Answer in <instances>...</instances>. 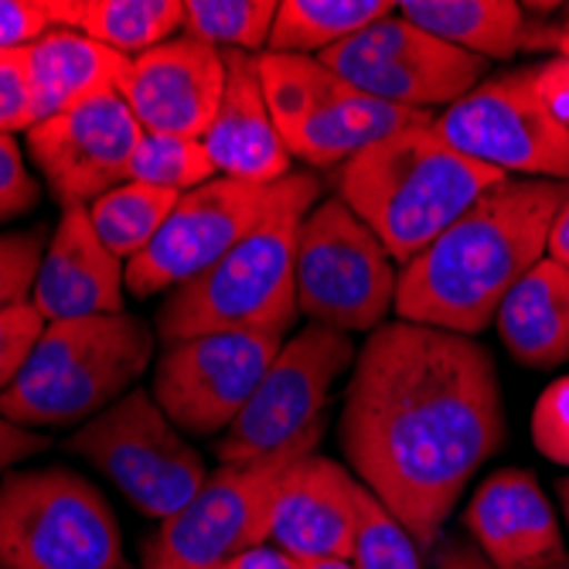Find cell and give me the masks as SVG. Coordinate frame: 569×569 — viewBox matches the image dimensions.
<instances>
[{
    "label": "cell",
    "mask_w": 569,
    "mask_h": 569,
    "mask_svg": "<svg viewBox=\"0 0 569 569\" xmlns=\"http://www.w3.org/2000/svg\"><path fill=\"white\" fill-rule=\"evenodd\" d=\"M532 440L539 453L569 468V376L546 386L532 409Z\"/></svg>",
    "instance_id": "836d02e7"
},
{
    "label": "cell",
    "mask_w": 569,
    "mask_h": 569,
    "mask_svg": "<svg viewBox=\"0 0 569 569\" xmlns=\"http://www.w3.org/2000/svg\"><path fill=\"white\" fill-rule=\"evenodd\" d=\"M318 59L361 92L423 113H433V107H453L485 82L488 69L485 59L433 38L402 14L376 21Z\"/></svg>",
    "instance_id": "4fadbf2b"
},
{
    "label": "cell",
    "mask_w": 569,
    "mask_h": 569,
    "mask_svg": "<svg viewBox=\"0 0 569 569\" xmlns=\"http://www.w3.org/2000/svg\"><path fill=\"white\" fill-rule=\"evenodd\" d=\"M117 92L143 133L201 140L226 92V56L188 34L171 38L130 59Z\"/></svg>",
    "instance_id": "e0dca14e"
},
{
    "label": "cell",
    "mask_w": 569,
    "mask_h": 569,
    "mask_svg": "<svg viewBox=\"0 0 569 569\" xmlns=\"http://www.w3.org/2000/svg\"><path fill=\"white\" fill-rule=\"evenodd\" d=\"M256 66L290 158L315 168L348 164L355 153L392 133L433 123V113L402 110L361 92L315 56L260 51Z\"/></svg>",
    "instance_id": "52a82bcc"
},
{
    "label": "cell",
    "mask_w": 569,
    "mask_h": 569,
    "mask_svg": "<svg viewBox=\"0 0 569 569\" xmlns=\"http://www.w3.org/2000/svg\"><path fill=\"white\" fill-rule=\"evenodd\" d=\"M508 174L453 150L433 123L366 147L338 174V198L402 267Z\"/></svg>",
    "instance_id": "3957f363"
},
{
    "label": "cell",
    "mask_w": 569,
    "mask_h": 569,
    "mask_svg": "<svg viewBox=\"0 0 569 569\" xmlns=\"http://www.w3.org/2000/svg\"><path fill=\"white\" fill-rule=\"evenodd\" d=\"M396 11L433 38L478 59H515L529 44L526 11L515 0H402Z\"/></svg>",
    "instance_id": "cb8c5ba5"
},
{
    "label": "cell",
    "mask_w": 569,
    "mask_h": 569,
    "mask_svg": "<svg viewBox=\"0 0 569 569\" xmlns=\"http://www.w3.org/2000/svg\"><path fill=\"white\" fill-rule=\"evenodd\" d=\"M123 287L127 267L96 236L86 204L62 209L31 290V303L38 307V315L48 325L123 315Z\"/></svg>",
    "instance_id": "d6986e66"
},
{
    "label": "cell",
    "mask_w": 569,
    "mask_h": 569,
    "mask_svg": "<svg viewBox=\"0 0 569 569\" xmlns=\"http://www.w3.org/2000/svg\"><path fill=\"white\" fill-rule=\"evenodd\" d=\"M38 123V107H34V82H31V66L28 51L21 48H4L0 51V133H18L31 130Z\"/></svg>",
    "instance_id": "4dcf8cb0"
},
{
    "label": "cell",
    "mask_w": 569,
    "mask_h": 569,
    "mask_svg": "<svg viewBox=\"0 0 569 569\" xmlns=\"http://www.w3.org/2000/svg\"><path fill=\"white\" fill-rule=\"evenodd\" d=\"M433 130L453 150L501 174L569 181V123L539 99L529 66L478 82L433 117Z\"/></svg>",
    "instance_id": "8fae6325"
},
{
    "label": "cell",
    "mask_w": 569,
    "mask_h": 569,
    "mask_svg": "<svg viewBox=\"0 0 569 569\" xmlns=\"http://www.w3.org/2000/svg\"><path fill=\"white\" fill-rule=\"evenodd\" d=\"M303 569H355L351 559H318V562H303Z\"/></svg>",
    "instance_id": "b9f144b4"
},
{
    "label": "cell",
    "mask_w": 569,
    "mask_h": 569,
    "mask_svg": "<svg viewBox=\"0 0 569 569\" xmlns=\"http://www.w3.org/2000/svg\"><path fill=\"white\" fill-rule=\"evenodd\" d=\"M318 443H297L260 460L222 463L168 522L158 542L181 569H219L246 549L270 542L273 501L283 475Z\"/></svg>",
    "instance_id": "5bb4252c"
},
{
    "label": "cell",
    "mask_w": 569,
    "mask_h": 569,
    "mask_svg": "<svg viewBox=\"0 0 569 569\" xmlns=\"http://www.w3.org/2000/svg\"><path fill=\"white\" fill-rule=\"evenodd\" d=\"M318 174H287L267 219L236 242L216 267L174 287L158 315L164 345L212 331H252L297 321L293 246L303 216L318 204Z\"/></svg>",
    "instance_id": "277c9868"
},
{
    "label": "cell",
    "mask_w": 569,
    "mask_h": 569,
    "mask_svg": "<svg viewBox=\"0 0 569 569\" xmlns=\"http://www.w3.org/2000/svg\"><path fill=\"white\" fill-rule=\"evenodd\" d=\"M178 198L181 194L143 181H123L89 204V222L117 260L130 263L161 232V226L174 212Z\"/></svg>",
    "instance_id": "4316f807"
},
{
    "label": "cell",
    "mask_w": 569,
    "mask_h": 569,
    "mask_svg": "<svg viewBox=\"0 0 569 569\" xmlns=\"http://www.w3.org/2000/svg\"><path fill=\"white\" fill-rule=\"evenodd\" d=\"M277 184L263 188L219 174L181 194L153 242L127 263V290L133 297H153L216 267L267 219L277 201Z\"/></svg>",
    "instance_id": "9a60e30c"
},
{
    "label": "cell",
    "mask_w": 569,
    "mask_h": 569,
    "mask_svg": "<svg viewBox=\"0 0 569 569\" xmlns=\"http://www.w3.org/2000/svg\"><path fill=\"white\" fill-rule=\"evenodd\" d=\"M505 440L498 369L488 348L409 321L361 345L341 412L355 478L430 549L468 481Z\"/></svg>",
    "instance_id": "6da1fadb"
},
{
    "label": "cell",
    "mask_w": 569,
    "mask_h": 569,
    "mask_svg": "<svg viewBox=\"0 0 569 569\" xmlns=\"http://www.w3.org/2000/svg\"><path fill=\"white\" fill-rule=\"evenodd\" d=\"M559 498H562V508H566V522H569V478L559 485Z\"/></svg>",
    "instance_id": "ee69618b"
},
{
    "label": "cell",
    "mask_w": 569,
    "mask_h": 569,
    "mask_svg": "<svg viewBox=\"0 0 569 569\" xmlns=\"http://www.w3.org/2000/svg\"><path fill=\"white\" fill-rule=\"evenodd\" d=\"M51 28H72L123 59L171 41L184 28L181 0H48Z\"/></svg>",
    "instance_id": "d4e9b609"
},
{
    "label": "cell",
    "mask_w": 569,
    "mask_h": 569,
    "mask_svg": "<svg viewBox=\"0 0 569 569\" xmlns=\"http://www.w3.org/2000/svg\"><path fill=\"white\" fill-rule=\"evenodd\" d=\"M44 256L41 232H0V307L24 303Z\"/></svg>",
    "instance_id": "d6a6232c"
},
{
    "label": "cell",
    "mask_w": 569,
    "mask_h": 569,
    "mask_svg": "<svg viewBox=\"0 0 569 569\" xmlns=\"http://www.w3.org/2000/svg\"><path fill=\"white\" fill-rule=\"evenodd\" d=\"M495 328L508 355L529 369L569 361V267L542 256L501 300Z\"/></svg>",
    "instance_id": "603a6c76"
},
{
    "label": "cell",
    "mask_w": 569,
    "mask_h": 569,
    "mask_svg": "<svg viewBox=\"0 0 569 569\" xmlns=\"http://www.w3.org/2000/svg\"><path fill=\"white\" fill-rule=\"evenodd\" d=\"M546 569H569V552H562V556H559L556 562H549Z\"/></svg>",
    "instance_id": "f6af8a7d"
},
{
    "label": "cell",
    "mask_w": 569,
    "mask_h": 569,
    "mask_svg": "<svg viewBox=\"0 0 569 569\" xmlns=\"http://www.w3.org/2000/svg\"><path fill=\"white\" fill-rule=\"evenodd\" d=\"M361 498H366V485L338 460L321 457L318 450L300 457L280 481L270 546L283 549L297 562L351 559Z\"/></svg>",
    "instance_id": "ac0fdd59"
},
{
    "label": "cell",
    "mask_w": 569,
    "mask_h": 569,
    "mask_svg": "<svg viewBox=\"0 0 569 569\" xmlns=\"http://www.w3.org/2000/svg\"><path fill=\"white\" fill-rule=\"evenodd\" d=\"M529 72L539 99L562 123H569V56H556L539 66H529Z\"/></svg>",
    "instance_id": "8d00e7d4"
},
{
    "label": "cell",
    "mask_w": 569,
    "mask_h": 569,
    "mask_svg": "<svg viewBox=\"0 0 569 569\" xmlns=\"http://www.w3.org/2000/svg\"><path fill=\"white\" fill-rule=\"evenodd\" d=\"M443 569H475V566H460V562H450V566H443Z\"/></svg>",
    "instance_id": "bcb514c9"
},
{
    "label": "cell",
    "mask_w": 569,
    "mask_h": 569,
    "mask_svg": "<svg viewBox=\"0 0 569 569\" xmlns=\"http://www.w3.org/2000/svg\"><path fill=\"white\" fill-rule=\"evenodd\" d=\"M463 526L498 569H546L566 552L546 491L522 468L488 475L463 508Z\"/></svg>",
    "instance_id": "ffe728a7"
},
{
    "label": "cell",
    "mask_w": 569,
    "mask_h": 569,
    "mask_svg": "<svg viewBox=\"0 0 569 569\" xmlns=\"http://www.w3.org/2000/svg\"><path fill=\"white\" fill-rule=\"evenodd\" d=\"M212 178H219V171L209 158V150H204L201 140L191 137L143 133L130 164V181H143L174 194H188Z\"/></svg>",
    "instance_id": "f1b7e54d"
},
{
    "label": "cell",
    "mask_w": 569,
    "mask_h": 569,
    "mask_svg": "<svg viewBox=\"0 0 569 569\" xmlns=\"http://www.w3.org/2000/svg\"><path fill=\"white\" fill-rule=\"evenodd\" d=\"M569 181L505 178L488 188L396 280L399 321L450 335H481L501 300L542 256Z\"/></svg>",
    "instance_id": "7a4b0ae2"
},
{
    "label": "cell",
    "mask_w": 569,
    "mask_h": 569,
    "mask_svg": "<svg viewBox=\"0 0 569 569\" xmlns=\"http://www.w3.org/2000/svg\"><path fill=\"white\" fill-rule=\"evenodd\" d=\"M219 569H303V562H297L293 556H287L283 549L277 546H256V549H246L242 556L229 559L226 566Z\"/></svg>",
    "instance_id": "f35d334b"
},
{
    "label": "cell",
    "mask_w": 569,
    "mask_h": 569,
    "mask_svg": "<svg viewBox=\"0 0 569 569\" xmlns=\"http://www.w3.org/2000/svg\"><path fill=\"white\" fill-rule=\"evenodd\" d=\"M48 447V437L44 433H34V430H24L11 420L0 417V475H11V468L24 457H34Z\"/></svg>",
    "instance_id": "74e56055"
},
{
    "label": "cell",
    "mask_w": 569,
    "mask_h": 569,
    "mask_svg": "<svg viewBox=\"0 0 569 569\" xmlns=\"http://www.w3.org/2000/svg\"><path fill=\"white\" fill-rule=\"evenodd\" d=\"M287 331H212L164 345L153 366L150 396L164 417L188 433L212 437L226 433L260 389L280 355Z\"/></svg>",
    "instance_id": "7c38bea8"
},
{
    "label": "cell",
    "mask_w": 569,
    "mask_h": 569,
    "mask_svg": "<svg viewBox=\"0 0 569 569\" xmlns=\"http://www.w3.org/2000/svg\"><path fill=\"white\" fill-rule=\"evenodd\" d=\"M69 447L107 475L133 508L161 522L178 515L209 478L201 453L143 389L86 420Z\"/></svg>",
    "instance_id": "9c48e42d"
},
{
    "label": "cell",
    "mask_w": 569,
    "mask_h": 569,
    "mask_svg": "<svg viewBox=\"0 0 569 569\" xmlns=\"http://www.w3.org/2000/svg\"><path fill=\"white\" fill-rule=\"evenodd\" d=\"M355 569H423L420 546L396 519L392 511L366 488L361 498V522L351 549Z\"/></svg>",
    "instance_id": "f546056e"
},
{
    "label": "cell",
    "mask_w": 569,
    "mask_h": 569,
    "mask_svg": "<svg viewBox=\"0 0 569 569\" xmlns=\"http://www.w3.org/2000/svg\"><path fill=\"white\" fill-rule=\"evenodd\" d=\"M38 198H41V188L24 168L18 140L0 133V222H11L31 212Z\"/></svg>",
    "instance_id": "e575fe53"
},
{
    "label": "cell",
    "mask_w": 569,
    "mask_h": 569,
    "mask_svg": "<svg viewBox=\"0 0 569 569\" xmlns=\"http://www.w3.org/2000/svg\"><path fill=\"white\" fill-rule=\"evenodd\" d=\"M24 51L34 82L38 123L120 89V79L130 66V59L117 56L113 48L59 24L24 44Z\"/></svg>",
    "instance_id": "7402d4cb"
},
{
    "label": "cell",
    "mask_w": 569,
    "mask_h": 569,
    "mask_svg": "<svg viewBox=\"0 0 569 569\" xmlns=\"http://www.w3.org/2000/svg\"><path fill=\"white\" fill-rule=\"evenodd\" d=\"M222 56L226 92L201 143L222 178L263 188L277 184L293 171L290 150L273 123L270 102L260 82V66H256V56H249V51H222Z\"/></svg>",
    "instance_id": "44dd1931"
},
{
    "label": "cell",
    "mask_w": 569,
    "mask_h": 569,
    "mask_svg": "<svg viewBox=\"0 0 569 569\" xmlns=\"http://www.w3.org/2000/svg\"><path fill=\"white\" fill-rule=\"evenodd\" d=\"M153 361V331L137 315H102L44 325L0 417L24 427H72L123 399Z\"/></svg>",
    "instance_id": "5b68a950"
},
{
    "label": "cell",
    "mask_w": 569,
    "mask_h": 569,
    "mask_svg": "<svg viewBox=\"0 0 569 569\" xmlns=\"http://www.w3.org/2000/svg\"><path fill=\"white\" fill-rule=\"evenodd\" d=\"M140 140L143 127L113 89L34 123L28 130V153L62 209H89L99 194L130 181Z\"/></svg>",
    "instance_id": "2e32d148"
},
{
    "label": "cell",
    "mask_w": 569,
    "mask_h": 569,
    "mask_svg": "<svg viewBox=\"0 0 569 569\" xmlns=\"http://www.w3.org/2000/svg\"><path fill=\"white\" fill-rule=\"evenodd\" d=\"M396 270L382 239L341 198L318 201L297 229V315L345 335L376 331L396 307Z\"/></svg>",
    "instance_id": "ba28073f"
},
{
    "label": "cell",
    "mask_w": 569,
    "mask_h": 569,
    "mask_svg": "<svg viewBox=\"0 0 569 569\" xmlns=\"http://www.w3.org/2000/svg\"><path fill=\"white\" fill-rule=\"evenodd\" d=\"M277 0H184V34L219 51L260 56L270 44Z\"/></svg>",
    "instance_id": "83f0119b"
},
{
    "label": "cell",
    "mask_w": 569,
    "mask_h": 569,
    "mask_svg": "<svg viewBox=\"0 0 569 569\" xmlns=\"http://www.w3.org/2000/svg\"><path fill=\"white\" fill-rule=\"evenodd\" d=\"M44 325L48 321L38 315V307L31 300L0 307V392H8L21 376Z\"/></svg>",
    "instance_id": "1f68e13d"
},
{
    "label": "cell",
    "mask_w": 569,
    "mask_h": 569,
    "mask_svg": "<svg viewBox=\"0 0 569 569\" xmlns=\"http://www.w3.org/2000/svg\"><path fill=\"white\" fill-rule=\"evenodd\" d=\"M355 358L351 335L325 325H303L283 341L260 389L219 437V460L246 463L297 443H318L331 389Z\"/></svg>",
    "instance_id": "30bf717a"
},
{
    "label": "cell",
    "mask_w": 569,
    "mask_h": 569,
    "mask_svg": "<svg viewBox=\"0 0 569 569\" xmlns=\"http://www.w3.org/2000/svg\"><path fill=\"white\" fill-rule=\"evenodd\" d=\"M143 569H181V566L168 556V549L158 542V536H153L143 542Z\"/></svg>",
    "instance_id": "60d3db41"
},
{
    "label": "cell",
    "mask_w": 569,
    "mask_h": 569,
    "mask_svg": "<svg viewBox=\"0 0 569 569\" xmlns=\"http://www.w3.org/2000/svg\"><path fill=\"white\" fill-rule=\"evenodd\" d=\"M556 48H559V56H569V18H566V28H562V34L556 38Z\"/></svg>",
    "instance_id": "7bdbcfd3"
},
{
    "label": "cell",
    "mask_w": 569,
    "mask_h": 569,
    "mask_svg": "<svg viewBox=\"0 0 569 569\" xmlns=\"http://www.w3.org/2000/svg\"><path fill=\"white\" fill-rule=\"evenodd\" d=\"M546 256L556 260L559 267H569V198L559 204V212L549 226V242H546Z\"/></svg>",
    "instance_id": "ab89813d"
},
{
    "label": "cell",
    "mask_w": 569,
    "mask_h": 569,
    "mask_svg": "<svg viewBox=\"0 0 569 569\" xmlns=\"http://www.w3.org/2000/svg\"><path fill=\"white\" fill-rule=\"evenodd\" d=\"M123 536L102 491L69 468L0 478V569H120Z\"/></svg>",
    "instance_id": "8992f818"
},
{
    "label": "cell",
    "mask_w": 569,
    "mask_h": 569,
    "mask_svg": "<svg viewBox=\"0 0 569 569\" xmlns=\"http://www.w3.org/2000/svg\"><path fill=\"white\" fill-rule=\"evenodd\" d=\"M48 28V0H0V51L31 44Z\"/></svg>",
    "instance_id": "d590c367"
},
{
    "label": "cell",
    "mask_w": 569,
    "mask_h": 569,
    "mask_svg": "<svg viewBox=\"0 0 569 569\" xmlns=\"http://www.w3.org/2000/svg\"><path fill=\"white\" fill-rule=\"evenodd\" d=\"M396 11L392 0H283L267 51L280 56H325L328 48L372 28Z\"/></svg>",
    "instance_id": "484cf974"
}]
</instances>
